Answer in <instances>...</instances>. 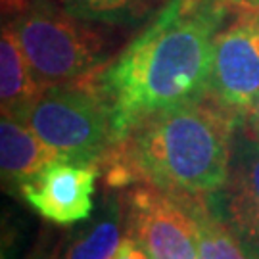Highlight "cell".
I'll return each mask as SVG.
<instances>
[{
	"label": "cell",
	"mask_w": 259,
	"mask_h": 259,
	"mask_svg": "<svg viewBox=\"0 0 259 259\" xmlns=\"http://www.w3.org/2000/svg\"><path fill=\"white\" fill-rule=\"evenodd\" d=\"M227 14L215 0H167L98 75L113 110L117 142L156 113L207 98L213 42Z\"/></svg>",
	"instance_id": "6da1fadb"
},
{
	"label": "cell",
	"mask_w": 259,
	"mask_h": 259,
	"mask_svg": "<svg viewBox=\"0 0 259 259\" xmlns=\"http://www.w3.org/2000/svg\"><path fill=\"white\" fill-rule=\"evenodd\" d=\"M238 121L205 98L139 123L110 150L100 173L111 190L150 185L169 194L209 200L229 183Z\"/></svg>",
	"instance_id": "7a4b0ae2"
},
{
	"label": "cell",
	"mask_w": 259,
	"mask_h": 259,
	"mask_svg": "<svg viewBox=\"0 0 259 259\" xmlns=\"http://www.w3.org/2000/svg\"><path fill=\"white\" fill-rule=\"evenodd\" d=\"M10 27L42 87L93 79L110 64L96 23L71 16L56 0L25 2Z\"/></svg>",
	"instance_id": "3957f363"
},
{
	"label": "cell",
	"mask_w": 259,
	"mask_h": 259,
	"mask_svg": "<svg viewBox=\"0 0 259 259\" xmlns=\"http://www.w3.org/2000/svg\"><path fill=\"white\" fill-rule=\"evenodd\" d=\"M60 159L100 165L117 142L115 117L98 83L50 84L21 115Z\"/></svg>",
	"instance_id": "277c9868"
},
{
	"label": "cell",
	"mask_w": 259,
	"mask_h": 259,
	"mask_svg": "<svg viewBox=\"0 0 259 259\" xmlns=\"http://www.w3.org/2000/svg\"><path fill=\"white\" fill-rule=\"evenodd\" d=\"M127 234L154 259H198V223L192 198L169 194L150 185L123 190Z\"/></svg>",
	"instance_id": "5b68a950"
},
{
	"label": "cell",
	"mask_w": 259,
	"mask_h": 259,
	"mask_svg": "<svg viewBox=\"0 0 259 259\" xmlns=\"http://www.w3.org/2000/svg\"><path fill=\"white\" fill-rule=\"evenodd\" d=\"M207 98L242 123L259 98V14L240 16L213 42Z\"/></svg>",
	"instance_id": "8992f818"
},
{
	"label": "cell",
	"mask_w": 259,
	"mask_h": 259,
	"mask_svg": "<svg viewBox=\"0 0 259 259\" xmlns=\"http://www.w3.org/2000/svg\"><path fill=\"white\" fill-rule=\"evenodd\" d=\"M98 175L96 163L56 157L21 185L19 196L45 221L69 227L93 215Z\"/></svg>",
	"instance_id": "52a82bcc"
},
{
	"label": "cell",
	"mask_w": 259,
	"mask_h": 259,
	"mask_svg": "<svg viewBox=\"0 0 259 259\" xmlns=\"http://www.w3.org/2000/svg\"><path fill=\"white\" fill-rule=\"evenodd\" d=\"M207 202L238 236L251 259H259V139L240 123L232 139L229 183Z\"/></svg>",
	"instance_id": "ba28073f"
},
{
	"label": "cell",
	"mask_w": 259,
	"mask_h": 259,
	"mask_svg": "<svg viewBox=\"0 0 259 259\" xmlns=\"http://www.w3.org/2000/svg\"><path fill=\"white\" fill-rule=\"evenodd\" d=\"M38 135L25 121L2 113L0 119V173L2 185L12 194H19L21 185L56 159Z\"/></svg>",
	"instance_id": "9c48e42d"
},
{
	"label": "cell",
	"mask_w": 259,
	"mask_h": 259,
	"mask_svg": "<svg viewBox=\"0 0 259 259\" xmlns=\"http://www.w3.org/2000/svg\"><path fill=\"white\" fill-rule=\"evenodd\" d=\"M125 236L127 215L123 194L111 192L104 198L96 215H91L83 229L73 234L62 259H113Z\"/></svg>",
	"instance_id": "30bf717a"
},
{
	"label": "cell",
	"mask_w": 259,
	"mask_h": 259,
	"mask_svg": "<svg viewBox=\"0 0 259 259\" xmlns=\"http://www.w3.org/2000/svg\"><path fill=\"white\" fill-rule=\"evenodd\" d=\"M45 91L42 83L38 81L19 40L10 25L2 27L0 38V102L2 113L14 115L21 119L31 104Z\"/></svg>",
	"instance_id": "8fae6325"
},
{
	"label": "cell",
	"mask_w": 259,
	"mask_h": 259,
	"mask_svg": "<svg viewBox=\"0 0 259 259\" xmlns=\"http://www.w3.org/2000/svg\"><path fill=\"white\" fill-rule=\"evenodd\" d=\"M198 223V259H251L231 227L211 209L207 200H192Z\"/></svg>",
	"instance_id": "7c38bea8"
},
{
	"label": "cell",
	"mask_w": 259,
	"mask_h": 259,
	"mask_svg": "<svg viewBox=\"0 0 259 259\" xmlns=\"http://www.w3.org/2000/svg\"><path fill=\"white\" fill-rule=\"evenodd\" d=\"M71 16L104 25L131 23L146 14L152 0H56Z\"/></svg>",
	"instance_id": "4fadbf2b"
},
{
	"label": "cell",
	"mask_w": 259,
	"mask_h": 259,
	"mask_svg": "<svg viewBox=\"0 0 259 259\" xmlns=\"http://www.w3.org/2000/svg\"><path fill=\"white\" fill-rule=\"evenodd\" d=\"M113 259H154V257H152V253L140 242H137L133 236L127 234L123 238V242H121L119 250H117Z\"/></svg>",
	"instance_id": "5bb4252c"
},
{
	"label": "cell",
	"mask_w": 259,
	"mask_h": 259,
	"mask_svg": "<svg viewBox=\"0 0 259 259\" xmlns=\"http://www.w3.org/2000/svg\"><path fill=\"white\" fill-rule=\"evenodd\" d=\"M221 6L234 12L238 16H257L259 14V0H215Z\"/></svg>",
	"instance_id": "9a60e30c"
},
{
	"label": "cell",
	"mask_w": 259,
	"mask_h": 259,
	"mask_svg": "<svg viewBox=\"0 0 259 259\" xmlns=\"http://www.w3.org/2000/svg\"><path fill=\"white\" fill-rule=\"evenodd\" d=\"M240 125L248 131V133H251L255 139H259V98L255 100L253 108L248 111V115L244 117V121H242Z\"/></svg>",
	"instance_id": "2e32d148"
},
{
	"label": "cell",
	"mask_w": 259,
	"mask_h": 259,
	"mask_svg": "<svg viewBox=\"0 0 259 259\" xmlns=\"http://www.w3.org/2000/svg\"><path fill=\"white\" fill-rule=\"evenodd\" d=\"M33 259H58V255H54V253H37Z\"/></svg>",
	"instance_id": "e0dca14e"
}]
</instances>
